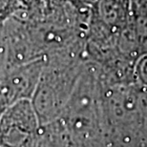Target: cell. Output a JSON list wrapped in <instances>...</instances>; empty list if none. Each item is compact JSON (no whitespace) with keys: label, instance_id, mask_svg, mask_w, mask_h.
Wrapping results in <instances>:
<instances>
[{"label":"cell","instance_id":"1","mask_svg":"<svg viewBox=\"0 0 147 147\" xmlns=\"http://www.w3.org/2000/svg\"><path fill=\"white\" fill-rule=\"evenodd\" d=\"M86 60L67 53L45 57L36 90L31 98L40 125L59 117Z\"/></svg>","mask_w":147,"mask_h":147},{"label":"cell","instance_id":"2","mask_svg":"<svg viewBox=\"0 0 147 147\" xmlns=\"http://www.w3.org/2000/svg\"><path fill=\"white\" fill-rule=\"evenodd\" d=\"M39 127L31 99L13 102L0 117V146L36 147Z\"/></svg>","mask_w":147,"mask_h":147},{"label":"cell","instance_id":"3","mask_svg":"<svg viewBox=\"0 0 147 147\" xmlns=\"http://www.w3.org/2000/svg\"><path fill=\"white\" fill-rule=\"evenodd\" d=\"M44 64L45 57L4 70L0 75V100L8 107L20 99H31Z\"/></svg>","mask_w":147,"mask_h":147},{"label":"cell","instance_id":"4","mask_svg":"<svg viewBox=\"0 0 147 147\" xmlns=\"http://www.w3.org/2000/svg\"><path fill=\"white\" fill-rule=\"evenodd\" d=\"M36 147H78V145L66 123L59 117L40 125Z\"/></svg>","mask_w":147,"mask_h":147},{"label":"cell","instance_id":"5","mask_svg":"<svg viewBox=\"0 0 147 147\" xmlns=\"http://www.w3.org/2000/svg\"><path fill=\"white\" fill-rule=\"evenodd\" d=\"M25 10L20 0H0V25L5 24L9 19L17 16Z\"/></svg>","mask_w":147,"mask_h":147},{"label":"cell","instance_id":"6","mask_svg":"<svg viewBox=\"0 0 147 147\" xmlns=\"http://www.w3.org/2000/svg\"><path fill=\"white\" fill-rule=\"evenodd\" d=\"M133 75L135 82L147 89V53L140 55L134 62Z\"/></svg>","mask_w":147,"mask_h":147},{"label":"cell","instance_id":"7","mask_svg":"<svg viewBox=\"0 0 147 147\" xmlns=\"http://www.w3.org/2000/svg\"><path fill=\"white\" fill-rule=\"evenodd\" d=\"M142 7L144 8L146 14H147V0H142ZM146 18H147V16H146Z\"/></svg>","mask_w":147,"mask_h":147},{"label":"cell","instance_id":"8","mask_svg":"<svg viewBox=\"0 0 147 147\" xmlns=\"http://www.w3.org/2000/svg\"><path fill=\"white\" fill-rule=\"evenodd\" d=\"M20 1H21V3L23 5H24V7L26 8L27 7V5H28V3H29V1H30V0H20Z\"/></svg>","mask_w":147,"mask_h":147},{"label":"cell","instance_id":"9","mask_svg":"<svg viewBox=\"0 0 147 147\" xmlns=\"http://www.w3.org/2000/svg\"><path fill=\"white\" fill-rule=\"evenodd\" d=\"M0 147H1V146H0Z\"/></svg>","mask_w":147,"mask_h":147}]
</instances>
